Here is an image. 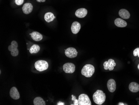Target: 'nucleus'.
<instances>
[{
  "label": "nucleus",
  "instance_id": "obj_28",
  "mask_svg": "<svg viewBox=\"0 0 139 105\" xmlns=\"http://www.w3.org/2000/svg\"><path fill=\"white\" fill-rule=\"evenodd\" d=\"M138 57H139V54H138Z\"/></svg>",
  "mask_w": 139,
  "mask_h": 105
},
{
  "label": "nucleus",
  "instance_id": "obj_17",
  "mask_svg": "<svg viewBox=\"0 0 139 105\" xmlns=\"http://www.w3.org/2000/svg\"><path fill=\"white\" fill-rule=\"evenodd\" d=\"M129 88L132 92L137 93L139 91V85L135 82H131L129 84Z\"/></svg>",
  "mask_w": 139,
  "mask_h": 105
},
{
  "label": "nucleus",
  "instance_id": "obj_2",
  "mask_svg": "<svg viewBox=\"0 0 139 105\" xmlns=\"http://www.w3.org/2000/svg\"><path fill=\"white\" fill-rule=\"evenodd\" d=\"M95 72V68L92 65L87 64L82 69L81 74L86 78H90Z\"/></svg>",
  "mask_w": 139,
  "mask_h": 105
},
{
  "label": "nucleus",
  "instance_id": "obj_18",
  "mask_svg": "<svg viewBox=\"0 0 139 105\" xmlns=\"http://www.w3.org/2000/svg\"><path fill=\"white\" fill-rule=\"evenodd\" d=\"M56 17H55L54 14L51 12H48L45 14V20L48 23L52 21Z\"/></svg>",
  "mask_w": 139,
  "mask_h": 105
},
{
  "label": "nucleus",
  "instance_id": "obj_7",
  "mask_svg": "<svg viewBox=\"0 0 139 105\" xmlns=\"http://www.w3.org/2000/svg\"><path fill=\"white\" fill-rule=\"evenodd\" d=\"M77 53L76 49L73 47H69L65 49V55L69 58H75L77 56Z\"/></svg>",
  "mask_w": 139,
  "mask_h": 105
},
{
  "label": "nucleus",
  "instance_id": "obj_10",
  "mask_svg": "<svg viewBox=\"0 0 139 105\" xmlns=\"http://www.w3.org/2000/svg\"><path fill=\"white\" fill-rule=\"evenodd\" d=\"M33 9V6L31 3H25L22 7V10L23 13L25 14H28L31 13Z\"/></svg>",
  "mask_w": 139,
  "mask_h": 105
},
{
  "label": "nucleus",
  "instance_id": "obj_12",
  "mask_svg": "<svg viewBox=\"0 0 139 105\" xmlns=\"http://www.w3.org/2000/svg\"><path fill=\"white\" fill-rule=\"evenodd\" d=\"M88 13V11L85 8L78 9L75 13V15L77 17L83 18L86 17Z\"/></svg>",
  "mask_w": 139,
  "mask_h": 105
},
{
  "label": "nucleus",
  "instance_id": "obj_25",
  "mask_svg": "<svg viewBox=\"0 0 139 105\" xmlns=\"http://www.w3.org/2000/svg\"><path fill=\"white\" fill-rule=\"evenodd\" d=\"M64 104H64V103H62V102H59V103H58V104H57V105H64Z\"/></svg>",
  "mask_w": 139,
  "mask_h": 105
},
{
  "label": "nucleus",
  "instance_id": "obj_11",
  "mask_svg": "<svg viewBox=\"0 0 139 105\" xmlns=\"http://www.w3.org/2000/svg\"><path fill=\"white\" fill-rule=\"evenodd\" d=\"M10 95L12 99L14 100H18L19 99L20 94L17 89L15 87H12L10 91Z\"/></svg>",
  "mask_w": 139,
  "mask_h": 105
},
{
  "label": "nucleus",
  "instance_id": "obj_14",
  "mask_svg": "<svg viewBox=\"0 0 139 105\" xmlns=\"http://www.w3.org/2000/svg\"><path fill=\"white\" fill-rule=\"evenodd\" d=\"M30 34L32 39L36 42L41 41L43 38L42 35L38 32H33Z\"/></svg>",
  "mask_w": 139,
  "mask_h": 105
},
{
  "label": "nucleus",
  "instance_id": "obj_6",
  "mask_svg": "<svg viewBox=\"0 0 139 105\" xmlns=\"http://www.w3.org/2000/svg\"><path fill=\"white\" fill-rule=\"evenodd\" d=\"M63 71L66 73H73L75 72V66L72 63H66L63 65Z\"/></svg>",
  "mask_w": 139,
  "mask_h": 105
},
{
  "label": "nucleus",
  "instance_id": "obj_5",
  "mask_svg": "<svg viewBox=\"0 0 139 105\" xmlns=\"http://www.w3.org/2000/svg\"><path fill=\"white\" fill-rule=\"evenodd\" d=\"M18 44L15 41H13L11 43V45H9L8 49L11 51V55L13 57H16L19 54V49H18Z\"/></svg>",
  "mask_w": 139,
  "mask_h": 105
},
{
  "label": "nucleus",
  "instance_id": "obj_9",
  "mask_svg": "<svg viewBox=\"0 0 139 105\" xmlns=\"http://www.w3.org/2000/svg\"><path fill=\"white\" fill-rule=\"evenodd\" d=\"M107 87L109 91L111 93H113L115 91L116 88V84L115 80L112 79H110L108 81Z\"/></svg>",
  "mask_w": 139,
  "mask_h": 105
},
{
  "label": "nucleus",
  "instance_id": "obj_1",
  "mask_svg": "<svg viewBox=\"0 0 139 105\" xmlns=\"http://www.w3.org/2000/svg\"><path fill=\"white\" fill-rule=\"evenodd\" d=\"M92 97L94 102L98 105H102L106 101V94L101 90H97L94 93Z\"/></svg>",
  "mask_w": 139,
  "mask_h": 105
},
{
  "label": "nucleus",
  "instance_id": "obj_26",
  "mask_svg": "<svg viewBox=\"0 0 139 105\" xmlns=\"http://www.w3.org/2000/svg\"><path fill=\"white\" fill-rule=\"evenodd\" d=\"M118 105H125V104H124V103H119Z\"/></svg>",
  "mask_w": 139,
  "mask_h": 105
},
{
  "label": "nucleus",
  "instance_id": "obj_20",
  "mask_svg": "<svg viewBox=\"0 0 139 105\" xmlns=\"http://www.w3.org/2000/svg\"><path fill=\"white\" fill-rule=\"evenodd\" d=\"M40 50V47L39 45L36 44H34L33 46L31 47L29 49V52L31 54L33 53H37L39 52Z\"/></svg>",
  "mask_w": 139,
  "mask_h": 105
},
{
  "label": "nucleus",
  "instance_id": "obj_22",
  "mask_svg": "<svg viewBox=\"0 0 139 105\" xmlns=\"http://www.w3.org/2000/svg\"><path fill=\"white\" fill-rule=\"evenodd\" d=\"M24 2V0H15V4L17 5L18 6H20L23 4Z\"/></svg>",
  "mask_w": 139,
  "mask_h": 105
},
{
  "label": "nucleus",
  "instance_id": "obj_15",
  "mask_svg": "<svg viewBox=\"0 0 139 105\" xmlns=\"http://www.w3.org/2000/svg\"><path fill=\"white\" fill-rule=\"evenodd\" d=\"M115 25L119 27H125L127 25V23L126 21L123 20L120 18H117L115 21Z\"/></svg>",
  "mask_w": 139,
  "mask_h": 105
},
{
  "label": "nucleus",
  "instance_id": "obj_21",
  "mask_svg": "<svg viewBox=\"0 0 139 105\" xmlns=\"http://www.w3.org/2000/svg\"><path fill=\"white\" fill-rule=\"evenodd\" d=\"M71 96L72 97V100L74 101V103L72 105H78V100L76 99V97L73 95H71Z\"/></svg>",
  "mask_w": 139,
  "mask_h": 105
},
{
  "label": "nucleus",
  "instance_id": "obj_24",
  "mask_svg": "<svg viewBox=\"0 0 139 105\" xmlns=\"http://www.w3.org/2000/svg\"><path fill=\"white\" fill-rule=\"evenodd\" d=\"M38 2H44L46 1V0H36Z\"/></svg>",
  "mask_w": 139,
  "mask_h": 105
},
{
  "label": "nucleus",
  "instance_id": "obj_27",
  "mask_svg": "<svg viewBox=\"0 0 139 105\" xmlns=\"http://www.w3.org/2000/svg\"><path fill=\"white\" fill-rule=\"evenodd\" d=\"M138 69H139V65H138Z\"/></svg>",
  "mask_w": 139,
  "mask_h": 105
},
{
  "label": "nucleus",
  "instance_id": "obj_23",
  "mask_svg": "<svg viewBox=\"0 0 139 105\" xmlns=\"http://www.w3.org/2000/svg\"><path fill=\"white\" fill-rule=\"evenodd\" d=\"M139 54V48H137L136 49H135L133 51V55L135 57L138 55V54Z\"/></svg>",
  "mask_w": 139,
  "mask_h": 105
},
{
  "label": "nucleus",
  "instance_id": "obj_4",
  "mask_svg": "<svg viewBox=\"0 0 139 105\" xmlns=\"http://www.w3.org/2000/svg\"><path fill=\"white\" fill-rule=\"evenodd\" d=\"M78 105H91V102L88 95L81 94L78 97Z\"/></svg>",
  "mask_w": 139,
  "mask_h": 105
},
{
  "label": "nucleus",
  "instance_id": "obj_16",
  "mask_svg": "<svg viewBox=\"0 0 139 105\" xmlns=\"http://www.w3.org/2000/svg\"><path fill=\"white\" fill-rule=\"evenodd\" d=\"M119 14L121 17L123 19H129L131 17L130 13L128 11L125 9H122L119 11Z\"/></svg>",
  "mask_w": 139,
  "mask_h": 105
},
{
  "label": "nucleus",
  "instance_id": "obj_19",
  "mask_svg": "<svg viewBox=\"0 0 139 105\" xmlns=\"http://www.w3.org/2000/svg\"><path fill=\"white\" fill-rule=\"evenodd\" d=\"M33 104L34 105H46L45 101L44 99L40 97H37L35 98L33 100Z\"/></svg>",
  "mask_w": 139,
  "mask_h": 105
},
{
  "label": "nucleus",
  "instance_id": "obj_8",
  "mask_svg": "<svg viewBox=\"0 0 139 105\" xmlns=\"http://www.w3.org/2000/svg\"><path fill=\"white\" fill-rule=\"evenodd\" d=\"M116 65V64L112 59H109L108 61L105 62V63L103 64L105 70H109L110 71L113 70L114 69V67H115Z\"/></svg>",
  "mask_w": 139,
  "mask_h": 105
},
{
  "label": "nucleus",
  "instance_id": "obj_13",
  "mask_svg": "<svg viewBox=\"0 0 139 105\" xmlns=\"http://www.w3.org/2000/svg\"><path fill=\"white\" fill-rule=\"evenodd\" d=\"M81 24L77 21H74L72 24L71 29L73 34H77L81 29Z\"/></svg>",
  "mask_w": 139,
  "mask_h": 105
},
{
  "label": "nucleus",
  "instance_id": "obj_3",
  "mask_svg": "<svg viewBox=\"0 0 139 105\" xmlns=\"http://www.w3.org/2000/svg\"><path fill=\"white\" fill-rule=\"evenodd\" d=\"M35 67L38 71L41 72L46 70L48 69V64L46 61L39 60L35 63Z\"/></svg>",
  "mask_w": 139,
  "mask_h": 105
}]
</instances>
